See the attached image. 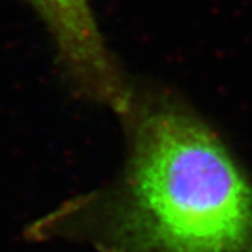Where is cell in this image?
<instances>
[{"label":"cell","mask_w":252,"mask_h":252,"mask_svg":"<svg viewBox=\"0 0 252 252\" xmlns=\"http://www.w3.org/2000/svg\"><path fill=\"white\" fill-rule=\"evenodd\" d=\"M111 186L64 202L32 236L99 252H252V179L220 137L169 92L134 87Z\"/></svg>","instance_id":"1"},{"label":"cell","mask_w":252,"mask_h":252,"mask_svg":"<svg viewBox=\"0 0 252 252\" xmlns=\"http://www.w3.org/2000/svg\"><path fill=\"white\" fill-rule=\"evenodd\" d=\"M50 33L60 63L75 90L123 114L132 84L125 78L96 23L88 0H25Z\"/></svg>","instance_id":"2"}]
</instances>
